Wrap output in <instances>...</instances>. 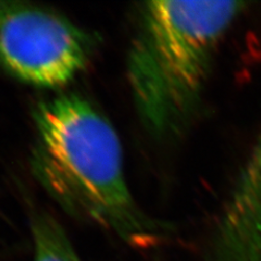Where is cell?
Here are the masks:
<instances>
[{"label": "cell", "mask_w": 261, "mask_h": 261, "mask_svg": "<svg viewBox=\"0 0 261 261\" xmlns=\"http://www.w3.org/2000/svg\"><path fill=\"white\" fill-rule=\"evenodd\" d=\"M33 175L73 218L99 225L137 247L156 245L168 227L130 193L123 149L109 120L86 98L68 93L35 103Z\"/></svg>", "instance_id": "obj_1"}, {"label": "cell", "mask_w": 261, "mask_h": 261, "mask_svg": "<svg viewBox=\"0 0 261 261\" xmlns=\"http://www.w3.org/2000/svg\"><path fill=\"white\" fill-rule=\"evenodd\" d=\"M244 7L162 0L137 8L126 72L138 117L154 138L172 140L190 125L218 43Z\"/></svg>", "instance_id": "obj_2"}, {"label": "cell", "mask_w": 261, "mask_h": 261, "mask_svg": "<svg viewBox=\"0 0 261 261\" xmlns=\"http://www.w3.org/2000/svg\"><path fill=\"white\" fill-rule=\"evenodd\" d=\"M94 33L55 10L0 0V69L42 88L69 84L96 53Z\"/></svg>", "instance_id": "obj_3"}, {"label": "cell", "mask_w": 261, "mask_h": 261, "mask_svg": "<svg viewBox=\"0 0 261 261\" xmlns=\"http://www.w3.org/2000/svg\"><path fill=\"white\" fill-rule=\"evenodd\" d=\"M30 220L34 242L33 261H84L54 217L45 211L35 210Z\"/></svg>", "instance_id": "obj_4"}]
</instances>
